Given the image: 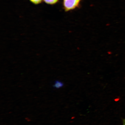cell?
Listing matches in <instances>:
<instances>
[{
  "label": "cell",
  "mask_w": 125,
  "mask_h": 125,
  "mask_svg": "<svg viewBox=\"0 0 125 125\" xmlns=\"http://www.w3.org/2000/svg\"><path fill=\"white\" fill-rule=\"evenodd\" d=\"M80 0H63V5L65 10L68 11L76 8Z\"/></svg>",
  "instance_id": "obj_1"
},
{
  "label": "cell",
  "mask_w": 125,
  "mask_h": 125,
  "mask_svg": "<svg viewBox=\"0 0 125 125\" xmlns=\"http://www.w3.org/2000/svg\"><path fill=\"white\" fill-rule=\"evenodd\" d=\"M64 84L62 82L59 81H56L55 82L54 84L53 85L54 88L59 89L63 86Z\"/></svg>",
  "instance_id": "obj_2"
},
{
  "label": "cell",
  "mask_w": 125,
  "mask_h": 125,
  "mask_svg": "<svg viewBox=\"0 0 125 125\" xmlns=\"http://www.w3.org/2000/svg\"><path fill=\"white\" fill-rule=\"evenodd\" d=\"M47 3L49 4H53L57 2L58 0H44Z\"/></svg>",
  "instance_id": "obj_3"
},
{
  "label": "cell",
  "mask_w": 125,
  "mask_h": 125,
  "mask_svg": "<svg viewBox=\"0 0 125 125\" xmlns=\"http://www.w3.org/2000/svg\"><path fill=\"white\" fill-rule=\"evenodd\" d=\"M31 2L35 4H37L41 2L42 0H30Z\"/></svg>",
  "instance_id": "obj_4"
},
{
  "label": "cell",
  "mask_w": 125,
  "mask_h": 125,
  "mask_svg": "<svg viewBox=\"0 0 125 125\" xmlns=\"http://www.w3.org/2000/svg\"><path fill=\"white\" fill-rule=\"evenodd\" d=\"M123 125H125V119L123 120Z\"/></svg>",
  "instance_id": "obj_5"
}]
</instances>
